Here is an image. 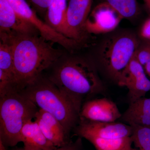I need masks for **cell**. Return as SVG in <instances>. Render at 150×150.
Here are the masks:
<instances>
[{
    "label": "cell",
    "mask_w": 150,
    "mask_h": 150,
    "mask_svg": "<svg viewBox=\"0 0 150 150\" xmlns=\"http://www.w3.org/2000/svg\"><path fill=\"white\" fill-rule=\"evenodd\" d=\"M0 38L8 42L12 48L18 91L35 80L64 55L39 34L0 32Z\"/></svg>",
    "instance_id": "6da1fadb"
},
{
    "label": "cell",
    "mask_w": 150,
    "mask_h": 150,
    "mask_svg": "<svg viewBox=\"0 0 150 150\" xmlns=\"http://www.w3.org/2000/svg\"><path fill=\"white\" fill-rule=\"evenodd\" d=\"M49 69L52 71L47 77L80 111L86 98L104 91L96 65L91 59L64 54Z\"/></svg>",
    "instance_id": "7a4b0ae2"
},
{
    "label": "cell",
    "mask_w": 150,
    "mask_h": 150,
    "mask_svg": "<svg viewBox=\"0 0 150 150\" xmlns=\"http://www.w3.org/2000/svg\"><path fill=\"white\" fill-rule=\"evenodd\" d=\"M40 109L51 113L64 127L67 139L80 121V111L48 77L42 74L18 91Z\"/></svg>",
    "instance_id": "3957f363"
},
{
    "label": "cell",
    "mask_w": 150,
    "mask_h": 150,
    "mask_svg": "<svg viewBox=\"0 0 150 150\" xmlns=\"http://www.w3.org/2000/svg\"><path fill=\"white\" fill-rule=\"evenodd\" d=\"M39 109L16 90L0 96V142L6 147L22 142L23 127L35 118Z\"/></svg>",
    "instance_id": "277c9868"
},
{
    "label": "cell",
    "mask_w": 150,
    "mask_h": 150,
    "mask_svg": "<svg viewBox=\"0 0 150 150\" xmlns=\"http://www.w3.org/2000/svg\"><path fill=\"white\" fill-rule=\"evenodd\" d=\"M139 46L137 38L131 33L112 35L101 46L98 54V63L108 77L117 84Z\"/></svg>",
    "instance_id": "5b68a950"
},
{
    "label": "cell",
    "mask_w": 150,
    "mask_h": 150,
    "mask_svg": "<svg viewBox=\"0 0 150 150\" xmlns=\"http://www.w3.org/2000/svg\"><path fill=\"white\" fill-rule=\"evenodd\" d=\"M17 12L25 20L32 24L39 34L48 41L56 43L69 51H73L79 47L74 40L66 37L42 21L33 9L26 0H6Z\"/></svg>",
    "instance_id": "8992f818"
},
{
    "label": "cell",
    "mask_w": 150,
    "mask_h": 150,
    "mask_svg": "<svg viewBox=\"0 0 150 150\" xmlns=\"http://www.w3.org/2000/svg\"><path fill=\"white\" fill-rule=\"evenodd\" d=\"M93 0H69L66 13L67 36L80 46L88 36L86 25L91 10Z\"/></svg>",
    "instance_id": "52a82bcc"
},
{
    "label": "cell",
    "mask_w": 150,
    "mask_h": 150,
    "mask_svg": "<svg viewBox=\"0 0 150 150\" xmlns=\"http://www.w3.org/2000/svg\"><path fill=\"white\" fill-rule=\"evenodd\" d=\"M115 122H100L80 118L73 131L80 138L85 135L111 139L131 137L132 133L131 126Z\"/></svg>",
    "instance_id": "ba28073f"
},
{
    "label": "cell",
    "mask_w": 150,
    "mask_h": 150,
    "mask_svg": "<svg viewBox=\"0 0 150 150\" xmlns=\"http://www.w3.org/2000/svg\"><path fill=\"white\" fill-rule=\"evenodd\" d=\"M117 84L128 88L129 103L145 97L150 91V80L146 76L144 67L135 56L124 70Z\"/></svg>",
    "instance_id": "9c48e42d"
},
{
    "label": "cell",
    "mask_w": 150,
    "mask_h": 150,
    "mask_svg": "<svg viewBox=\"0 0 150 150\" xmlns=\"http://www.w3.org/2000/svg\"><path fill=\"white\" fill-rule=\"evenodd\" d=\"M34 118L44 136L58 150L79 149L80 144L79 141L73 143L67 139L64 127L51 113L39 108Z\"/></svg>",
    "instance_id": "30bf717a"
},
{
    "label": "cell",
    "mask_w": 150,
    "mask_h": 150,
    "mask_svg": "<svg viewBox=\"0 0 150 150\" xmlns=\"http://www.w3.org/2000/svg\"><path fill=\"white\" fill-rule=\"evenodd\" d=\"M121 115L116 105L106 98L88 100L80 112V118L100 122H115Z\"/></svg>",
    "instance_id": "8fae6325"
},
{
    "label": "cell",
    "mask_w": 150,
    "mask_h": 150,
    "mask_svg": "<svg viewBox=\"0 0 150 150\" xmlns=\"http://www.w3.org/2000/svg\"><path fill=\"white\" fill-rule=\"evenodd\" d=\"M123 18L109 5L101 2L89 16L86 25L88 33H104L117 27Z\"/></svg>",
    "instance_id": "7c38bea8"
},
{
    "label": "cell",
    "mask_w": 150,
    "mask_h": 150,
    "mask_svg": "<svg viewBox=\"0 0 150 150\" xmlns=\"http://www.w3.org/2000/svg\"><path fill=\"white\" fill-rule=\"evenodd\" d=\"M0 32L40 35L37 30L20 15L6 0H0Z\"/></svg>",
    "instance_id": "4fadbf2b"
},
{
    "label": "cell",
    "mask_w": 150,
    "mask_h": 150,
    "mask_svg": "<svg viewBox=\"0 0 150 150\" xmlns=\"http://www.w3.org/2000/svg\"><path fill=\"white\" fill-rule=\"evenodd\" d=\"M23 150H55L58 148L45 137L35 121L29 120L21 131Z\"/></svg>",
    "instance_id": "5bb4252c"
},
{
    "label": "cell",
    "mask_w": 150,
    "mask_h": 150,
    "mask_svg": "<svg viewBox=\"0 0 150 150\" xmlns=\"http://www.w3.org/2000/svg\"><path fill=\"white\" fill-rule=\"evenodd\" d=\"M120 119L128 125L150 127V98H141L129 103Z\"/></svg>",
    "instance_id": "9a60e30c"
},
{
    "label": "cell",
    "mask_w": 150,
    "mask_h": 150,
    "mask_svg": "<svg viewBox=\"0 0 150 150\" xmlns=\"http://www.w3.org/2000/svg\"><path fill=\"white\" fill-rule=\"evenodd\" d=\"M67 8V0H53L45 14V22L68 37L66 22Z\"/></svg>",
    "instance_id": "2e32d148"
},
{
    "label": "cell",
    "mask_w": 150,
    "mask_h": 150,
    "mask_svg": "<svg viewBox=\"0 0 150 150\" xmlns=\"http://www.w3.org/2000/svg\"><path fill=\"white\" fill-rule=\"evenodd\" d=\"M82 138L87 140L98 150H133L131 137L120 139H103L91 135H85Z\"/></svg>",
    "instance_id": "e0dca14e"
},
{
    "label": "cell",
    "mask_w": 150,
    "mask_h": 150,
    "mask_svg": "<svg viewBox=\"0 0 150 150\" xmlns=\"http://www.w3.org/2000/svg\"><path fill=\"white\" fill-rule=\"evenodd\" d=\"M119 14L123 18L132 19L138 15L139 6L137 0H102Z\"/></svg>",
    "instance_id": "ac0fdd59"
},
{
    "label": "cell",
    "mask_w": 150,
    "mask_h": 150,
    "mask_svg": "<svg viewBox=\"0 0 150 150\" xmlns=\"http://www.w3.org/2000/svg\"><path fill=\"white\" fill-rule=\"evenodd\" d=\"M0 69L11 76L15 81L12 48L10 43L2 39L0 41Z\"/></svg>",
    "instance_id": "d6986e66"
},
{
    "label": "cell",
    "mask_w": 150,
    "mask_h": 150,
    "mask_svg": "<svg viewBox=\"0 0 150 150\" xmlns=\"http://www.w3.org/2000/svg\"><path fill=\"white\" fill-rule=\"evenodd\" d=\"M131 126L132 133L130 137L135 146L141 150H150V127Z\"/></svg>",
    "instance_id": "ffe728a7"
},
{
    "label": "cell",
    "mask_w": 150,
    "mask_h": 150,
    "mask_svg": "<svg viewBox=\"0 0 150 150\" xmlns=\"http://www.w3.org/2000/svg\"><path fill=\"white\" fill-rule=\"evenodd\" d=\"M13 90H16L13 78L0 69V96Z\"/></svg>",
    "instance_id": "44dd1931"
},
{
    "label": "cell",
    "mask_w": 150,
    "mask_h": 150,
    "mask_svg": "<svg viewBox=\"0 0 150 150\" xmlns=\"http://www.w3.org/2000/svg\"><path fill=\"white\" fill-rule=\"evenodd\" d=\"M135 56L138 62L144 67L150 60V42L139 48Z\"/></svg>",
    "instance_id": "7402d4cb"
},
{
    "label": "cell",
    "mask_w": 150,
    "mask_h": 150,
    "mask_svg": "<svg viewBox=\"0 0 150 150\" xmlns=\"http://www.w3.org/2000/svg\"><path fill=\"white\" fill-rule=\"evenodd\" d=\"M35 11L42 14H46L53 0H26Z\"/></svg>",
    "instance_id": "603a6c76"
},
{
    "label": "cell",
    "mask_w": 150,
    "mask_h": 150,
    "mask_svg": "<svg viewBox=\"0 0 150 150\" xmlns=\"http://www.w3.org/2000/svg\"><path fill=\"white\" fill-rule=\"evenodd\" d=\"M141 35L144 38L150 40V18L145 22L142 26Z\"/></svg>",
    "instance_id": "cb8c5ba5"
},
{
    "label": "cell",
    "mask_w": 150,
    "mask_h": 150,
    "mask_svg": "<svg viewBox=\"0 0 150 150\" xmlns=\"http://www.w3.org/2000/svg\"><path fill=\"white\" fill-rule=\"evenodd\" d=\"M144 67L145 71L150 77V60L145 65Z\"/></svg>",
    "instance_id": "d4e9b609"
},
{
    "label": "cell",
    "mask_w": 150,
    "mask_h": 150,
    "mask_svg": "<svg viewBox=\"0 0 150 150\" xmlns=\"http://www.w3.org/2000/svg\"><path fill=\"white\" fill-rule=\"evenodd\" d=\"M143 1L144 2L146 7L150 13V0H143Z\"/></svg>",
    "instance_id": "484cf974"
}]
</instances>
